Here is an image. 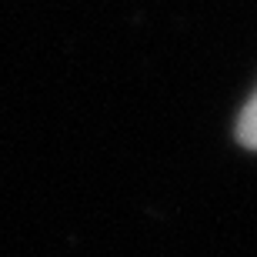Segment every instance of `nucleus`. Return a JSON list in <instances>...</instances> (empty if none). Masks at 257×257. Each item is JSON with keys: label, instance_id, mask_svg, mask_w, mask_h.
<instances>
[{"label": "nucleus", "instance_id": "f257e3e1", "mask_svg": "<svg viewBox=\"0 0 257 257\" xmlns=\"http://www.w3.org/2000/svg\"><path fill=\"white\" fill-rule=\"evenodd\" d=\"M237 137H240V144H244V147L257 151V94L250 97V104L244 107V114H240Z\"/></svg>", "mask_w": 257, "mask_h": 257}]
</instances>
